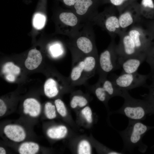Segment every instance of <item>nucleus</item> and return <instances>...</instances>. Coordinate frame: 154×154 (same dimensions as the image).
<instances>
[{"mask_svg": "<svg viewBox=\"0 0 154 154\" xmlns=\"http://www.w3.org/2000/svg\"><path fill=\"white\" fill-rule=\"evenodd\" d=\"M153 129L154 126L145 125L141 121L129 119L127 127L119 132L123 143L122 151L132 152L138 147L139 151L145 153L148 146L143 142L142 138L147 131Z\"/></svg>", "mask_w": 154, "mask_h": 154, "instance_id": "f257e3e1", "label": "nucleus"}, {"mask_svg": "<svg viewBox=\"0 0 154 154\" xmlns=\"http://www.w3.org/2000/svg\"><path fill=\"white\" fill-rule=\"evenodd\" d=\"M93 26L90 21L83 23L77 33L69 38L68 45L85 55H98Z\"/></svg>", "mask_w": 154, "mask_h": 154, "instance_id": "f03ea898", "label": "nucleus"}, {"mask_svg": "<svg viewBox=\"0 0 154 154\" xmlns=\"http://www.w3.org/2000/svg\"><path fill=\"white\" fill-rule=\"evenodd\" d=\"M122 97L124 100L121 107L116 112L125 115L129 119L143 120L149 114V103L146 100L135 98L127 90H124Z\"/></svg>", "mask_w": 154, "mask_h": 154, "instance_id": "7ed1b4c3", "label": "nucleus"}, {"mask_svg": "<svg viewBox=\"0 0 154 154\" xmlns=\"http://www.w3.org/2000/svg\"><path fill=\"white\" fill-rule=\"evenodd\" d=\"M118 12L116 8L110 5L99 13L90 21L93 25H97L106 31L112 38L123 31L119 24Z\"/></svg>", "mask_w": 154, "mask_h": 154, "instance_id": "20e7f679", "label": "nucleus"}, {"mask_svg": "<svg viewBox=\"0 0 154 154\" xmlns=\"http://www.w3.org/2000/svg\"><path fill=\"white\" fill-rule=\"evenodd\" d=\"M116 46L114 39L112 38L108 47L98 57V67L100 74V78L107 77L109 73L121 68Z\"/></svg>", "mask_w": 154, "mask_h": 154, "instance_id": "39448f33", "label": "nucleus"}, {"mask_svg": "<svg viewBox=\"0 0 154 154\" xmlns=\"http://www.w3.org/2000/svg\"><path fill=\"white\" fill-rule=\"evenodd\" d=\"M57 18L60 31L69 38L76 34L84 23L70 9L60 12Z\"/></svg>", "mask_w": 154, "mask_h": 154, "instance_id": "423d86ee", "label": "nucleus"}, {"mask_svg": "<svg viewBox=\"0 0 154 154\" xmlns=\"http://www.w3.org/2000/svg\"><path fill=\"white\" fill-rule=\"evenodd\" d=\"M150 74L144 75L136 72L133 73L122 72L120 75H114L111 80L119 88L128 90L145 85Z\"/></svg>", "mask_w": 154, "mask_h": 154, "instance_id": "0eeeda50", "label": "nucleus"}, {"mask_svg": "<svg viewBox=\"0 0 154 154\" xmlns=\"http://www.w3.org/2000/svg\"><path fill=\"white\" fill-rule=\"evenodd\" d=\"M102 0H78L71 9L82 23L90 21L99 13L98 8Z\"/></svg>", "mask_w": 154, "mask_h": 154, "instance_id": "6e6552de", "label": "nucleus"}, {"mask_svg": "<svg viewBox=\"0 0 154 154\" xmlns=\"http://www.w3.org/2000/svg\"><path fill=\"white\" fill-rule=\"evenodd\" d=\"M139 3L134 1L126 6L118 13V18L121 28L126 31L129 27L141 21Z\"/></svg>", "mask_w": 154, "mask_h": 154, "instance_id": "1a4fd4ad", "label": "nucleus"}, {"mask_svg": "<svg viewBox=\"0 0 154 154\" xmlns=\"http://www.w3.org/2000/svg\"><path fill=\"white\" fill-rule=\"evenodd\" d=\"M119 36V41L118 44H116V49L119 57H128L141 53L138 51L127 31H123Z\"/></svg>", "mask_w": 154, "mask_h": 154, "instance_id": "9d476101", "label": "nucleus"}, {"mask_svg": "<svg viewBox=\"0 0 154 154\" xmlns=\"http://www.w3.org/2000/svg\"><path fill=\"white\" fill-rule=\"evenodd\" d=\"M127 31L133 40L138 51L145 53L151 42L147 39L146 33L141 26L135 24Z\"/></svg>", "mask_w": 154, "mask_h": 154, "instance_id": "9b49d317", "label": "nucleus"}, {"mask_svg": "<svg viewBox=\"0 0 154 154\" xmlns=\"http://www.w3.org/2000/svg\"><path fill=\"white\" fill-rule=\"evenodd\" d=\"M146 53H140L130 57L123 58L119 57V61L122 72L133 73L137 72L141 64L145 60Z\"/></svg>", "mask_w": 154, "mask_h": 154, "instance_id": "f8f14e48", "label": "nucleus"}, {"mask_svg": "<svg viewBox=\"0 0 154 154\" xmlns=\"http://www.w3.org/2000/svg\"><path fill=\"white\" fill-rule=\"evenodd\" d=\"M98 55H86L83 54L84 64V80L87 79L95 72L98 66Z\"/></svg>", "mask_w": 154, "mask_h": 154, "instance_id": "ddd939ff", "label": "nucleus"}, {"mask_svg": "<svg viewBox=\"0 0 154 154\" xmlns=\"http://www.w3.org/2000/svg\"><path fill=\"white\" fill-rule=\"evenodd\" d=\"M4 131L9 139L15 142L22 141L26 137V134L23 128L17 125H7L5 127Z\"/></svg>", "mask_w": 154, "mask_h": 154, "instance_id": "4468645a", "label": "nucleus"}, {"mask_svg": "<svg viewBox=\"0 0 154 154\" xmlns=\"http://www.w3.org/2000/svg\"><path fill=\"white\" fill-rule=\"evenodd\" d=\"M42 57L40 52L36 49L30 50L25 62L26 68L29 70L37 68L41 63Z\"/></svg>", "mask_w": 154, "mask_h": 154, "instance_id": "2eb2a0df", "label": "nucleus"}, {"mask_svg": "<svg viewBox=\"0 0 154 154\" xmlns=\"http://www.w3.org/2000/svg\"><path fill=\"white\" fill-rule=\"evenodd\" d=\"M99 81L110 97L115 96L122 97L124 90L118 87L111 80L106 77L100 78Z\"/></svg>", "mask_w": 154, "mask_h": 154, "instance_id": "dca6fc26", "label": "nucleus"}, {"mask_svg": "<svg viewBox=\"0 0 154 154\" xmlns=\"http://www.w3.org/2000/svg\"><path fill=\"white\" fill-rule=\"evenodd\" d=\"M44 90L45 94L49 97L56 96L59 92L58 86L56 81L52 78L48 79L44 84Z\"/></svg>", "mask_w": 154, "mask_h": 154, "instance_id": "f3484780", "label": "nucleus"}, {"mask_svg": "<svg viewBox=\"0 0 154 154\" xmlns=\"http://www.w3.org/2000/svg\"><path fill=\"white\" fill-rule=\"evenodd\" d=\"M67 133L66 127L63 125L49 128L47 131L48 136L52 139H59L64 137Z\"/></svg>", "mask_w": 154, "mask_h": 154, "instance_id": "a211bd4d", "label": "nucleus"}, {"mask_svg": "<svg viewBox=\"0 0 154 154\" xmlns=\"http://www.w3.org/2000/svg\"><path fill=\"white\" fill-rule=\"evenodd\" d=\"M39 148V146L37 143L27 142L21 145L19 151L21 154H35L37 152Z\"/></svg>", "mask_w": 154, "mask_h": 154, "instance_id": "6ab92c4d", "label": "nucleus"}, {"mask_svg": "<svg viewBox=\"0 0 154 154\" xmlns=\"http://www.w3.org/2000/svg\"><path fill=\"white\" fill-rule=\"evenodd\" d=\"M140 13L141 16L148 17L151 12L154 9V3L153 0H141L139 3Z\"/></svg>", "mask_w": 154, "mask_h": 154, "instance_id": "aec40b11", "label": "nucleus"}, {"mask_svg": "<svg viewBox=\"0 0 154 154\" xmlns=\"http://www.w3.org/2000/svg\"><path fill=\"white\" fill-rule=\"evenodd\" d=\"M138 0H102V5L109 4L114 7L119 13L130 3Z\"/></svg>", "mask_w": 154, "mask_h": 154, "instance_id": "412c9836", "label": "nucleus"}, {"mask_svg": "<svg viewBox=\"0 0 154 154\" xmlns=\"http://www.w3.org/2000/svg\"><path fill=\"white\" fill-rule=\"evenodd\" d=\"M3 73L7 75H11L15 76L20 73V69L18 66L11 62L6 63L3 66L2 69Z\"/></svg>", "mask_w": 154, "mask_h": 154, "instance_id": "4be33fe9", "label": "nucleus"}, {"mask_svg": "<svg viewBox=\"0 0 154 154\" xmlns=\"http://www.w3.org/2000/svg\"><path fill=\"white\" fill-rule=\"evenodd\" d=\"M145 61L149 65L151 74H154V44L151 43L146 52Z\"/></svg>", "mask_w": 154, "mask_h": 154, "instance_id": "5701e85b", "label": "nucleus"}, {"mask_svg": "<svg viewBox=\"0 0 154 154\" xmlns=\"http://www.w3.org/2000/svg\"><path fill=\"white\" fill-rule=\"evenodd\" d=\"M49 50L51 56L54 58L61 56L64 52L62 45L58 42H55L51 44L49 47Z\"/></svg>", "mask_w": 154, "mask_h": 154, "instance_id": "b1692460", "label": "nucleus"}, {"mask_svg": "<svg viewBox=\"0 0 154 154\" xmlns=\"http://www.w3.org/2000/svg\"><path fill=\"white\" fill-rule=\"evenodd\" d=\"M95 90V95L98 99L103 102H106L110 97L99 81Z\"/></svg>", "mask_w": 154, "mask_h": 154, "instance_id": "393cba45", "label": "nucleus"}, {"mask_svg": "<svg viewBox=\"0 0 154 154\" xmlns=\"http://www.w3.org/2000/svg\"><path fill=\"white\" fill-rule=\"evenodd\" d=\"M88 102L87 99L83 96L75 95L72 98L70 102L72 108H75L77 106L82 107L86 106Z\"/></svg>", "mask_w": 154, "mask_h": 154, "instance_id": "a878e982", "label": "nucleus"}, {"mask_svg": "<svg viewBox=\"0 0 154 154\" xmlns=\"http://www.w3.org/2000/svg\"><path fill=\"white\" fill-rule=\"evenodd\" d=\"M46 20V17L44 15L39 13H36L33 19V27L38 30L42 29L44 26Z\"/></svg>", "mask_w": 154, "mask_h": 154, "instance_id": "bb28decb", "label": "nucleus"}, {"mask_svg": "<svg viewBox=\"0 0 154 154\" xmlns=\"http://www.w3.org/2000/svg\"><path fill=\"white\" fill-rule=\"evenodd\" d=\"M152 82L151 84L147 86L149 90L147 94L144 95V99L149 104H154V74H152Z\"/></svg>", "mask_w": 154, "mask_h": 154, "instance_id": "cd10ccee", "label": "nucleus"}, {"mask_svg": "<svg viewBox=\"0 0 154 154\" xmlns=\"http://www.w3.org/2000/svg\"><path fill=\"white\" fill-rule=\"evenodd\" d=\"M78 152L79 154L91 153V147L89 142L85 140L81 141L78 146Z\"/></svg>", "mask_w": 154, "mask_h": 154, "instance_id": "c85d7f7f", "label": "nucleus"}, {"mask_svg": "<svg viewBox=\"0 0 154 154\" xmlns=\"http://www.w3.org/2000/svg\"><path fill=\"white\" fill-rule=\"evenodd\" d=\"M45 112L47 117L52 119L56 117L55 106L51 102H47L45 105Z\"/></svg>", "mask_w": 154, "mask_h": 154, "instance_id": "c756f323", "label": "nucleus"}, {"mask_svg": "<svg viewBox=\"0 0 154 154\" xmlns=\"http://www.w3.org/2000/svg\"><path fill=\"white\" fill-rule=\"evenodd\" d=\"M55 104L56 109L59 114L62 117L65 116L67 114L66 110L63 102L60 99L55 100Z\"/></svg>", "mask_w": 154, "mask_h": 154, "instance_id": "7c9ffc66", "label": "nucleus"}, {"mask_svg": "<svg viewBox=\"0 0 154 154\" xmlns=\"http://www.w3.org/2000/svg\"><path fill=\"white\" fill-rule=\"evenodd\" d=\"M81 113L89 123L92 122V112L91 108L88 106L85 107L81 111Z\"/></svg>", "mask_w": 154, "mask_h": 154, "instance_id": "2f4dec72", "label": "nucleus"}, {"mask_svg": "<svg viewBox=\"0 0 154 154\" xmlns=\"http://www.w3.org/2000/svg\"><path fill=\"white\" fill-rule=\"evenodd\" d=\"M78 0H61L67 7L71 9Z\"/></svg>", "mask_w": 154, "mask_h": 154, "instance_id": "473e14b6", "label": "nucleus"}, {"mask_svg": "<svg viewBox=\"0 0 154 154\" xmlns=\"http://www.w3.org/2000/svg\"><path fill=\"white\" fill-rule=\"evenodd\" d=\"M7 110L6 106L3 100L0 99V116H3Z\"/></svg>", "mask_w": 154, "mask_h": 154, "instance_id": "72a5a7b5", "label": "nucleus"}, {"mask_svg": "<svg viewBox=\"0 0 154 154\" xmlns=\"http://www.w3.org/2000/svg\"><path fill=\"white\" fill-rule=\"evenodd\" d=\"M149 114H154V104H151L149 103Z\"/></svg>", "mask_w": 154, "mask_h": 154, "instance_id": "f704fd0d", "label": "nucleus"}, {"mask_svg": "<svg viewBox=\"0 0 154 154\" xmlns=\"http://www.w3.org/2000/svg\"><path fill=\"white\" fill-rule=\"evenodd\" d=\"M6 153L5 151L4 148L2 147H0V154H5Z\"/></svg>", "mask_w": 154, "mask_h": 154, "instance_id": "c9c22d12", "label": "nucleus"}]
</instances>
